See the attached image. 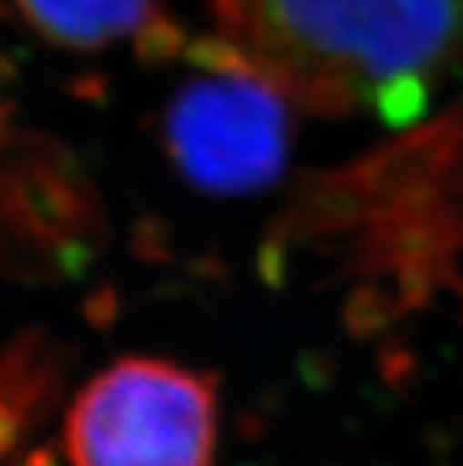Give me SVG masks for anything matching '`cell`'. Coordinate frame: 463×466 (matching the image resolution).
<instances>
[{"label":"cell","instance_id":"1","mask_svg":"<svg viewBox=\"0 0 463 466\" xmlns=\"http://www.w3.org/2000/svg\"><path fill=\"white\" fill-rule=\"evenodd\" d=\"M226 36L302 109L327 87H352L438 59L455 36V0H209Z\"/></svg>","mask_w":463,"mask_h":466},{"label":"cell","instance_id":"2","mask_svg":"<svg viewBox=\"0 0 463 466\" xmlns=\"http://www.w3.org/2000/svg\"><path fill=\"white\" fill-rule=\"evenodd\" d=\"M218 386L165 358H120L73 397L62 425L67 466H216Z\"/></svg>","mask_w":463,"mask_h":466},{"label":"cell","instance_id":"3","mask_svg":"<svg viewBox=\"0 0 463 466\" xmlns=\"http://www.w3.org/2000/svg\"><path fill=\"white\" fill-rule=\"evenodd\" d=\"M285 96L263 78H196L167 101L162 143L179 177L209 196L274 185L290 151Z\"/></svg>","mask_w":463,"mask_h":466},{"label":"cell","instance_id":"4","mask_svg":"<svg viewBox=\"0 0 463 466\" xmlns=\"http://www.w3.org/2000/svg\"><path fill=\"white\" fill-rule=\"evenodd\" d=\"M17 9L42 39L75 51H98L154 12L151 0H17Z\"/></svg>","mask_w":463,"mask_h":466},{"label":"cell","instance_id":"5","mask_svg":"<svg viewBox=\"0 0 463 466\" xmlns=\"http://www.w3.org/2000/svg\"><path fill=\"white\" fill-rule=\"evenodd\" d=\"M368 104L391 129H408L428 112L430 87L418 70H397L391 76L377 78L368 87Z\"/></svg>","mask_w":463,"mask_h":466},{"label":"cell","instance_id":"6","mask_svg":"<svg viewBox=\"0 0 463 466\" xmlns=\"http://www.w3.org/2000/svg\"><path fill=\"white\" fill-rule=\"evenodd\" d=\"M182 56L190 67L221 76V78H263V70L255 62V56L243 51V46L232 36L204 34V36L187 39Z\"/></svg>","mask_w":463,"mask_h":466},{"label":"cell","instance_id":"7","mask_svg":"<svg viewBox=\"0 0 463 466\" xmlns=\"http://www.w3.org/2000/svg\"><path fill=\"white\" fill-rule=\"evenodd\" d=\"M185 46L187 31L171 15L151 12L135 31V59L143 67H162L176 62L185 54Z\"/></svg>","mask_w":463,"mask_h":466},{"label":"cell","instance_id":"8","mask_svg":"<svg viewBox=\"0 0 463 466\" xmlns=\"http://www.w3.org/2000/svg\"><path fill=\"white\" fill-rule=\"evenodd\" d=\"M65 90L70 98L87 104V106H106L109 98H112V78L106 73H78L73 76Z\"/></svg>","mask_w":463,"mask_h":466},{"label":"cell","instance_id":"9","mask_svg":"<svg viewBox=\"0 0 463 466\" xmlns=\"http://www.w3.org/2000/svg\"><path fill=\"white\" fill-rule=\"evenodd\" d=\"M23 76V62L12 51L0 48V87H9V84L20 81Z\"/></svg>","mask_w":463,"mask_h":466},{"label":"cell","instance_id":"10","mask_svg":"<svg viewBox=\"0 0 463 466\" xmlns=\"http://www.w3.org/2000/svg\"><path fill=\"white\" fill-rule=\"evenodd\" d=\"M15 112H17V104H15L12 98H4V96H0V143H4L6 135H9V123H12V117H15Z\"/></svg>","mask_w":463,"mask_h":466},{"label":"cell","instance_id":"11","mask_svg":"<svg viewBox=\"0 0 463 466\" xmlns=\"http://www.w3.org/2000/svg\"><path fill=\"white\" fill-rule=\"evenodd\" d=\"M9 20H12V12H9V6H6V0H0V25L9 23Z\"/></svg>","mask_w":463,"mask_h":466}]
</instances>
